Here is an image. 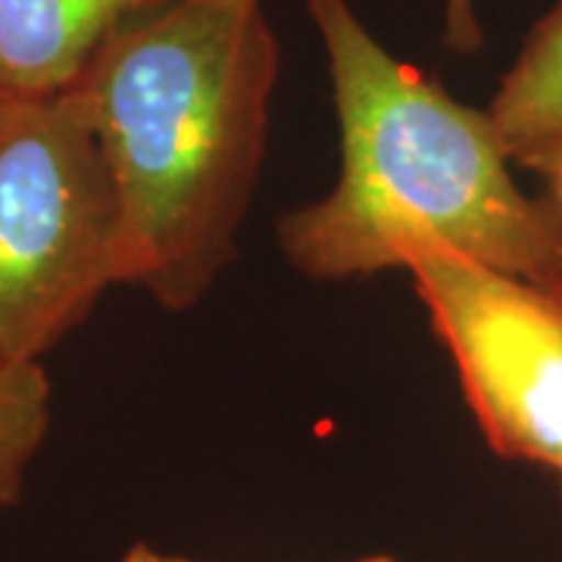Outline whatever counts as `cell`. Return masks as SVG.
Segmentation results:
<instances>
[{"instance_id":"30bf717a","label":"cell","mask_w":562,"mask_h":562,"mask_svg":"<svg viewBox=\"0 0 562 562\" xmlns=\"http://www.w3.org/2000/svg\"><path fill=\"white\" fill-rule=\"evenodd\" d=\"M353 562H401V560H394V557H384V553H375V557H362V560H353Z\"/></svg>"},{"instance_id":"ba28073f","label":"cell","mask_w":562,"mask_h":562,"mask_svg":"<svg viewBox=\"0 0 562 562\" xmlns=\"http://www.w3.org/2000/svg\"><path fill=\"white\" fill-rule=\"evenodd\" d=\"M443 47L453 54H479L484 29L475 0H443Z\"/></svg>"},{"instance_id":"3957f363","label":"cell","mask_w":562,"mask_h":562,"mask_svg":"<svg viewBox=\"0 0 562 562\" xmlns=\"http://www.w3.org/2000/svg\"><path fill=\"white\" fill-rule=\"evenodd\" d=\"M122 272L120 194L79 88L0 98V353L41 362Z\"/></svg>"},{"instance_id":"8992f818","label":"cell","mask_w":562,"mask_h":562,"mask_svg":"<svg viewBox=\"0 0 562 562\" xmlns=\"http://www.w3.org/2000/svg\"><path fill=\"white\" fill-rule=\"evenodd\" d=\"M487 116L509 162L541 176L562 206V0L528 32Z\"/></svg>"},{"instance_id":"6da1fadb","label":"cell","mask_w":562,"mask_h":562,"mask_svg":"<svg viewBox=\"0 0 562 562\" xmlns=\"http://www.w3.org/2000/svg\"><path fill=\"white\" fill-rule=\"evenodd\" d=\"M279 41L262 0H160L76 81L122 206V284L188 310L235 257L260 176Z\"/></svg>"},{"instance_id":"7a4b0ae2","label":"cell","mask_w":562,"mask_h":562,"mask_svg":"<svg viewBox=\"0 0 562 562\" xmlns=\"http://www.w3.org/2000/svg\"><path fill=\"white\" fill-rule=\"evenodd\" d=\"M306 10L328 63L341 176L328 198L279 222L288 262L306 279H360L435 244L562 288V206L516 184L487 110L394 57L350 0Z\"/></svg>"},{"instance_id":"277c9868","label":"cell","mask_w":562,"mask_h":562,"mask_svg":"<svg viewBox=\"0 0 562 562\" xmlns=\"http://www.w3.org/2000/svg\"><path fill=\"white\" fill-rule=\"evenodd\" d=\"M435 335L457 366L487 447L503 460H562V288L519 279L457 250L406 254Z\"/></svg>"},{"instance_id":"8fae6325","label":"cell","mask_w":562,"mask_h":562,"mask_svg":"<svg viewBox=\"0 0 562 562\" xmlns=\"http://www.w3.org/2000/svg\"><path fill=\"white\" fill-rule=\"evenodd\" d=\"M553 472H557V479H560V494H562V460H560V465L553 469Z\"/></svg>"},{"instance_id":"52a82bcc","label":"cell","mask_w":562,"mask_h":562,"mask_svg":"<svg viewBox=\"0 0 562 562\" xmlns=\"http://www.w3.org/2000/svg\"><path fill=\"white\" fill-rule=\"evenodd\" d=\"M50 431V382L41 362L0 353V513L20 503L29 465Z\"/></svg>"},{"instance_id":"9c48e42d","label":"cell","mask_w":562,"mask_h":562,"mask_svg":"<svg viewBox=\"0 0 562 562\" xmlns=\"http://www.w3.org/2000/svg\"><path fill=\"white\" fill-rule=\"evenodd\" d=\"M120 562H201L191 560V557H181V553H166V550H157L150 543H135L128 547L120 557Z\"/></svg>"},{"instance_id":"5b68a950","label":"cell","mask_w":562,"mask_h":562,"mask_svg":"<svg viewBox=\"0 0 562 562\" xmlns=\"http://www.w3.org/2000/svg\"><path fill=\"white\" fill-rule=\"evenodd\" d=\"M160 0H0V98L69 91L106 35Z\"/></svg>"}]
</instances>
